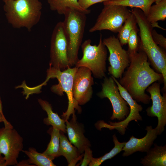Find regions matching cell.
<instances>
[{
    "label": "cell",
    "instance_id": "1",
    "mask_svg": "<svg viewBox=\"0 0 166 166\" xmlns=\"http://www.w3.org/2000/svg\"><path fill=\"white\" fill-rule=\"evenodd\" d=\"M129 54V66L119 82L136 101L148 104L151 99L145 90L151 84L163 79V76L150 67L147 55L140 48Z\"/></svg>",
    "mask_w": 166,
    "mask_h": 166
},
{
    "label": "cell",
    "instance_id": "2",
    "mask_svg": "<svg viewBox=\"0 0 166 166\" xmlns=\"http://www.w3.org/2000/svg\"><path fill=\"white\" fill-rule=\"evenodd\" d=\"M130 12L135 16L139 27L140 42L139 48L146 54L153 66L163 76L164 89L166 88V54L153 40L152 31L153 27L146 19L143 11L132 8Z\"/></svg>",
    "mask_w": 166,
    "mask_h": 166
},
{
    "label": "cell",
    "instance_id": "3",
    "mask_svg": "<svg viewBox=\"0 0 166 166\" xmlns=\"http://www.w3.org/2000/svg\"><path fill=\"white\" fill-rule=\"evenodd\" d=\"M42 6L40 0H9L4 2L3 9L13 28H25L31 31L40 20Z\"/></svg>",
    "mask_w": 166,
    "mask_h": 166
},
{
    "label": "cell",
    "instance_id": "4",
    "mask_svg": "<svg viewBox=\"0 0 166 166\" xmlns=\"http://www.w3.org/2000/svg\"><path fill=\"white\" fill-rule=\"evenodd\" d=\"M63 22L68 41V57L70 66L78 60V51L81 45L86 21V14L73 9L64 15Z\"/></svg>",
    "mask_w": 166,
    "mask_h": 166
},
{
    "label": "cell",
    "instance_id": "5",
    "mask_svg": "<svg viewBox=\"0 0 166 166\" xmlns=\"http://www.w3.org/2000/svg\"><path fill=\"white\" fill-rule=\"evenodd\" d=\"M78 68L69 67L61 70L50 66L47 71V77L45 81L47 82L50 78H56L58 83L51 87V91L60 96L64 95L65 93L68 100V105L66 111L63 113L61 116L65 121L69 119L70 115L75 113V110L79 113L81 111V107L74 99L73 95V86L74 77Z\"/></svg>",
    "mask_w": 166,
    "mask_h": 166
},
{
    "label": "cell",
    "instance_id": "6",
    "mask_svg": "<svg viewBox=\"0 0 166 166\" xmlns=\"http://www.w3.org/2000/svg\"><path fill=\"white\" fill-rule=\"evenodd\" d=\"M90 39L85 40L81 45L83 56L75 64V67H86L91 71L94 77L102 79L105 77L107 51L104 44L102 35H100L98 44H91Z\"/></svg>",
    "mask_w": 166,
    "mask_h": 166
},
{
    "label": "cell",
    "instance_id": "7",
    "mask_svg": "<svg viewBox=\"0 0 166 166\" xmlns=\"http://www.w3.org/2000/svg\"><path fill=\"white\" fill-rule=\"evenodd\" d=\"M131 12L127 7L105 5L98 16L94 25L89 30L90 33L106 30L118 33Z\"/></svg>",
    "mask_w": 166,
    "mask_h": 166
},
{
    "label": "cell",
    "instance_id": "8",
    "mask_svg": "<svg viewBox=\"0 0 166 166\" xmlns=\"http://www.w3.org/2000/svg\"><path fill=\"white\" fill-rule=\"evenodd\" d=\"M68 38L63 22L57 23L51 35L49 65L61 70L71 67L68 57Z\"/></svg>",
    "mask_w": 166,
    "mask_h": 166
},
{
    "label": "cell",
    "instance_id": "9",
    "mask_svg": "<svg viewBox=\"0 0 166 166\" xmlns=\"http://www.w3.org/2000/svg\"><path fill=\"white\" fill-rule=\"evenodd\" d=\"M23 139L14 127L0 129V154L4 155V166L17 165L23 148Z\"/></svg>",
    "mask_w": 166,
    "mask_h": 166
},
{
    "label": "cell",
    "instance_id": "10",
    "mask_svg": "<svg viewBox=\"0 0 166 166\" xmlns=\"http://www.w3.org/2000/svg\"><path fill=\"white\" fill-rule=\"evenodd\" d=\"M102 41L109 53V74L115 78H121L125 69L129 66V53L122 48L119 40L114 35L104 38Z\"/></svg>",
    "mask_w": 166,
    "mask_h": 166
},
{
    "label": "cell",
    "instance_id": "11",
    "mask_svg": "<svg viewBox=\"0 0 166 166\" xmlns=\"http://www.w3.org/2000/svg\"><path fill=\"white\" fill-rule=\"evenodd\" d=\"M101 84V90L97 93V95L101 98H107L110 101L113 109L110 119L122 121L129 113L128 104L120 95L117 86L112 77L105 76Z\"/></svg>",
    "mask_w": 166,
    "mask_h": 166
},
{
    "label": "cell",
    "instance_id": "12",
    "mask_svg": "<svg viewBox=\"0 0 166 166\" xmlns=\"http://www.w3.org/2000/svg\"><path fill=\"white\" fill-rule=\"evenodd\" d=\"M111 76L117 86L120 95L129 106V113L126 118L119 122H112L109 121L110 124H108L103 121H99L97 124V127L100 129L103 128H108L110 130L116 129L120 134L123 135L125 133L126 128H127V126L130 121L134 120L137 122L138 121L142 120V118L139 112L142 111L143 107L132 98L129 93L121 85L116 78Z\"/></svg>",
    "mask_w": 166,
    "mask_h": 166
},
{
    "label": "cell",
    "instance_id": "13",
    "mask_svg": "<svg viewBox=\"0 0 166 166\" xmlns=\"http://www.w3.org/2000/svg\"><path fill=\"white\" fill-rule=\"evenodd\" d=\"M92 73L88 68L81 67L77 69L73 79V95L79 105H83L91 98L94 84Z\"/></svg>",
    "mask_w": 166,
    "mask_h": 166
},
{
    "label": "cell",
    "instance_id": "14",
    "mask_svg": "<svg viewBox=\"0 0 166 166\" xmlns=\"http://www.w3.org/2000/svg\"><path fill=\"white\" fill-rule=\"evenodd\" d=\"M146 91L150 94L152 101V106L146 110L147 115L157 117L158 124L156 128L160 135L164 131L166 124V94L164 93L163 96L161 95L160 84L156 82L148 87Z\"/></svg>",
    "mask_w": 166,
    "mask_h": 166
},
{
    "label": "cell",
    "instance_id": "15",
    "mask_svg": "<svg viewBox=\"0 0 166 166\" xmlns=\"http://www.w3.org/2000/svg\"><path fill=\"white\" fill-rule=\"evenodd\" d=\"M145 129L147 132L143 137L139 139L132 136L125 142L122 149L124 151L123 156H128L138 151L146 152L150 148L158 135L157 131L156 128H153L151 125L147 126Z\"/></svg>",
    "mask_w": 166,
    "mask_h": 166
},
{
    "label": "cell",
    "instance_id": "16",
    "mask_svg": "<svg viewBox=\"0 0 166 166\" xmlns=\"http://www.w3.org/2000/svg\"><path fill=\"white\" fill-rule=\"evenodd\" d=\"M75 113L72 114V117L70 121H65L66 130L70 142L78 149L79 153L82 154L85 149L91 146L90 141L84 134L83 126L77 121Z\"/></svg>",
    "mask_w": 166,
    "mask_h": 166
},
{
    "label": "cell",
    "instance_id": "17",
    "mask_svg": "<svg viewBox=\"0 0 166 166\" xmlns=\"http://www.w3.org/2000/svg\"><path fill=\"white\" fill-rule=\"evenodd\" d=\"M64 133L60 131L59 148L60 155L65 158L68 166H75L77 162L82 159L84 154H81L79 153L77 148L72 144Z\"/></svg>",
    "mask_w": 166,
    "mask_h": 166
},
{
    "label": "cell",
    "instance_id": "18",
    "mask_svg": "<svg viewBox=\"0 0 166 166\" xmlns=\"http://www.w3.org/2000/svg\"><path fill=\"white\" fill-rule=\"evenodd\" d=\"M146 155L141 159L140 163L144 166H166V145L158 146L154 144V147L146 152Z\"/></svg>",
    "mask_w": 166,
    "mask_h": 166
},
{
    "label": "cell",
    "instance_id": "19",
    "mask_svg": "<svg viewBox=\"0 0 166 166\" xmlns=\"http://www.w3.org/2000/svg\"><path fill=\"white\" fill-rule=\"evenodd\" d=\"M38 101L47 115V117L43 120L44 123L47 125H51L53 127L65 133L66 130L65 121L61 118L57 113L53 111L51 105L47 101L41 99H38Z\"/></svg>",
    "mask_w": 166,
    "mask_h": 166
},
{
    "label": "cell",
    "instance_id": "20",
    "mask_svg": "<svg viewBox=\"0 0 166 166\" xmlns=\"http://www.w3.org/2000/svg\"><path fill=\"white\" fill-rule=\"evenodd\" d=\"M50 9L60 15H64L69 10L74 9L86 14H89V10H85L79 5L78 0H47Z\"/></svg>",
    "mask_w": 166,
    "mask_h": 166
},
{
    "label": "cell",
    "instance_id": "21",
    "mask_svg": "<svg viewBox=\"0 0 166 166\" xmlns=\"http://www.w3.org/2000/svg\"><path fill=\"white\" fill-rule=\"evenodd\" d=\"M155 0H108L103 2L104 5H121L141 10L146 16Z\"/></svg>",
    "mask_w": 166,
    "mask_h": 166
},
{
    "label": "cell",
    "instance_id": "22",
    "mask_svg": "<svg viewBox=\"0 0 166 166\" xmlns=\"http://www.w3.org/2000/svg\"><path fill=\"white\" fill-rule=\"evenodd\" d=\"M51 136L50 141L43 152L53 160L60 156L59 151L60 131L52 127L48 131Z\"/></svg>",
    "mask_w": 166,
    "mask_h": 166
},
{
    "label": "cell",
    "instance_id": "23",
    "mask_svg": "<svg viewBox=\"0 0 166 166\" xmlns=\"http://www.w3.org/2000/svg\"><path fill=\"white\" fill-rule=\"evenodd\" d=\"M145 16L151 24L164 21L166 18V0H161L152 5Z\"/></svg>",
    "mask_w": 166,
    "mask_h": 166
},
{
    "label": "cell",
    "instance_id": "24",
    "mask_svg": "<svg viewBox=\"0 0 166 166\" xmlns=\"http://www.w3.org/2000/svg\"><path fill=\"white\" fill-rule=\"evenodd\" d=\"M28 157L27 160L30 164L37 166H55L53 160L43 153L38 152L34 148L30 147L28 150H22Z\"/></svg>",
    "mask_w": 166,
    "mask_h": 166
},
{
    "label": "cell",
    "instance_id": "25",
    "mask_svg": "<svg viewBox=\"0 0 166 166\" xmlns=\"http://www.w3.org/2000/svg\"><path fill=\"white\" fill-rule=\"evenodd\" d=\"M113 141L114 144V148L108 153L98 158H93L89 163V166H99L105 161L114 157L120 153L125 143V142H120L119 141L115 135L113 136Z\"/></svg>",
    "mask_w": 166,
    "mask_h": 166
},
{
    "label": "cell",
    "instance_id": "26",
    "mask_svg": "<svg viewBox=\"0 0 166 166\" xmlns=\"http://www.w3.org/2000/svg\"><path fill=\"white\" fill-rule=\"evenodd\" d=\"M136 24V17L131 12L118 32V39L122 46L127 44L131 30Z\"/></svg>",
    "mask_w": 166,
    "mask_h": 166
},
{
    "label": "cell",
    "instance_id": "27",
    "mask_svg": "<svg viewBox=\"0 0 166 166\" xmlns=\"http://www.w3.org/2000/svg\"><path fill=\"white\" fill-rule=\"evenodd\" d=\"M139 30L136 25L134 27L130 33L127 43L128 44V52L129 54L137 52L139 48L140 43L137 35V32Z\"/></svg>",
    "mask_w": 166,
    "mask_h": 166
},
{
    "label": "cell",
    "instance_id": "28",
    "mask_svg": "<svg viewBox=\"0 0 166 166\" xmlns=\"http://www.w3.org/2000/svg\"><path fill=\"white\" fill-rule=\"evenodd\" d=\"M152 36L153 40L156 44L166 49V38L161 34H159L155 30L152 31Z\"/></svg>",
    "mask_w": 166,
    "mask_h": 166
},
{
    "label": "cell",
    "instance_id": "29",
    "mask_svg": "<svg viewBox=\"0 0 166 166\" xmlns=\"http://www.w3.org/2000/svg\"><path fill=\"white\" fill-rule=\"evenodd\" d=\"M108 0H78L79 5L83 9L88 10L92 5L96 3L103 2Z\"/></svg>",
    "mask_w": 166,
    "mask_h": 166
},
{
    "label": "cell",
    "instance_id": "30",
    "mask_svg": "<svg viewBox=\"0 0 166 166\" xmlns=\"http://www.w3.org/2000/svg\"><path fill=\"white\" fill-rule=\"evenodd\" d=\"M84 158L82 160L81 166H87L93 158L92 151L91 150L90 147L86 148L84 151Z\"/></svg>",
    "mask_w": 166,
    "mask_h": 166
},
{
    "label": "cell",
    "instance_id": "31",
    "mask_svg": "<svg viewBox=\"0 0 166 166\" xmlns=\"http://www.w3.org/2000/svg\"><path fill=\"white\" fill-rule=\"evenodd\" d=\"M3 122L4 124V127H13V126L7 120H5L2 114L0 112V123Z\"/></svg>",
    "mask_w": 166,
    "mask_h": 166
},
{
    "label": "cell",
    "instance_id": "32",
    "mask_svg": "<svg viewBox=\"0 0 166 166\" xmlns=\"http://www.w3.org/2000/svg\"><path fill=\"white\" fill-rule=\"evenodd\" d=\"M27 160H24L18 163L16 165L17 166H30Z\"/></svg>",
    "mask_w": 166,
    "mask_h": 166
},
{
    "label": "cell",
    "instance_id": "33",
    "mask_svg": "<svg viewBox=\"0 0 166 166\" xmlns=\"http://www.w3.org/2000/svg\"><path fill=\"white\" fill-rule=\"evenodd\" d=\"M5 162L4 157L0 154V166H4Z\"/></svg>",
    "mask_w": 166,
    "mask_h": 166
},
{
    "label": "cell",
    "instance_id": "34",
    "mask_svg": "<svg viewBox=\"0 0 166 166\" xmlns=\"http://www.w3.org/2000/svg\"><path fill=\"white\" fill-rule=\"evenodd\" d=\"M0 112L1 113V114H2L5 120H6V119L5 117L4 116V115L3 112L2 105V101L0 99Z\"/></svg>",
    "mask_w": 166,
    "mask_h": 166
},
{
    "label": "cell",
    "instance_id": "35",
    "mask_svg": "<svg viewBox=\"0 0 166 166\" xmlns=\"http://www.w3.org/2000/svg\"><path fill=\"white\" fill-rule=\"evenodd\" d=\"M155 0V2H157L159 1H161V0Z\"/></svg>",
    "mask_w": 166,
    "mask_h": 166
},
{
    "label": "cell",
    "instance_id": "36",
    "mask_svg": "<svg viewBox=\"0 0 166 166\" xmlns=\"http://www.w3.org/2000/svg\"><path fill=\"white\" fill-rule=\"evenodd\" d=\"M2 0V1L4 2H6V1H8V0Z\"/></svg>",
    "mask_w": 166,
    "mask_h": 166
}]
</instances>
